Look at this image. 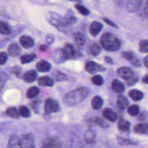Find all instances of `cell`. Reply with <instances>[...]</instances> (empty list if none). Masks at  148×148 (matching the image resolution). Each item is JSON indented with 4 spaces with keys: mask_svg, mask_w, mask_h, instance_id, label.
<instances>
[{
    "mask_svg": "<svg viewBox=\"0 0 148 148\" xmlns=\"http://www.w3.org/2000/svg\"><path fill=\"white\" fill-rule=\"evenodd\" d=\"M89 90L86 87H80L68 94L64 98V102L68 106H73L82 102L88 94Z\"/></svg>",
    "mask_w": 148,
    "mask_h": 148,
    "instance_id": "obj_1",
    "label": "cell"
},
{
    "mask_svg": "<svg viewBox=\"0 0 148 148\" xmlns=\"http://www.w3.org/2000/svg\"><path fill=\"white\" fill-rule=\"evenodd\" d=\"M100 43L102 47L109 51H116L121 46L120 40L110 32H105L101 37Z\"/></svg>",
    "mask_w": 148,
    "mask_h": 148,
    "instance_id": "obj_2",
    "label": "cell"
},
{
    "mask_svg": "<svg viewBox=\"0 0 148 148\" xmlns=\"http://www.w3.org/2000/svg\"><path fill=\"white\" fill-rule=\"evenodd\" d=\"M117 75L125 80L127 85L132 86L138 81V77L135 75L133 70L128 66H122L117 71Z\"/></svg>",
    "mask_w": 148,
    "mask_h": 148,
    "instance_id": "obj_3",
    "label": "cell"
},
{
    "mask_svg": "<svg viewBox=\"0 0 148 148\" xmlns=\"http://www.w3.org/2000/svg\"><path fill=\"white\" fill-rule=\"evenodd\" d=\"M47 18L48 21L52 25L56 27H66L64 17H62L61 16L56 13L50 12L47 14Z\"/></svg>",
    "mask_w": 148,
    "mask_h": 148,
    "instance_id": "obj_4",
    "label": "cell"
},
{
    "mask_svg": "<svg viewBox=\"0 0 148 148\" xmlns=\"http://www.w3.org/2000/svg\"><path fill=\"white\" fill-rule=\"evenodd\" d=\"M44 109L45 112L49 113H55L60 110V107L58 102L53 99L49 98L45 101L44 105Z\"/></svg>",
    "mask_w": 148,
    "mask_h": 148,
    "instance_id": "obj_5",
    "label": "cell"
},
{
    "mask_svg": "<svg viewBox=\"0 0 148 148\" xmlns=\"http://www.w3.org/2000/svg\"><path fill=\"white\" fill-rule=\"evenodd\" d=\"M62 50V53L63 57L65 60L72 59L78 56V54L75 50L73 45L69 43H66L64 45Z\"/></svg>",
    "mask_w": 148,
    "mask_h": 148,
    "instance_id": "obj_6",
    "label": "cell"
},
{
    "mask_svg": "<svg viewBox=\"0 0 148 148\" xmlns=\"http://www.w3.org/2000/svg\"><path fill=\"white\" fill-rule=\"evenodd\" d=\"M85 69L91 74L95 73L97 72H103L106 70L103 66L92 61H89L86 63Z\"/></svg>",
    "mask_w": 148,
    "mask_h": 148,
    "instance_id": "obj_7",
    "label": "cell"
},
{
    "mask_svg": "<svg viewBox=\"0 0 148 148\" xmlns=\"http://www.w3.org/2000/svg\"><path fill=\"white\" fill-rule=\"evenodd\" d=\"M19 42L21 46H23L25 49L32 47L34 45V42L33 39L29 36L26 35H22L19 39Z\"/></svg>",
    "mask_w": 148,
    "mask_h": 148,
    "instance_id": "obj_8",
    "label": "cell"
},
{
    "mask_svg": "<svg viewBox=\"0 0 148 148\" xmlns=\"http://www.w3.org/2000/svg\"><path fill=\"white\" fill-rule=\"evenodd\" d=\"M102 24L98 21H93L89 26V32L93 36H97L102 29Z\"/></svg>",
    "mask_w": 148,
    "mask_h": 148,
    "instance_id": "obj_9",
    "label": "cell"
},
{
    "mask_svg": "<svg viewBox=\"0 0 148 148\" xmlns=\"http://www.w3.org/2000/svg\"><path fill=\"white\" fill-rule=\"evenodd\" d=\"M112 91L116 93H121L125 90L124 84L119 79H114L111 84Z\"/></svg>",
    "mask_w": 148,
    "mask_h": 148,
    "instance_id": "obj_10",
    "label": "cell"
},
{
    "mask_svg": "<svg viewBox=\"0 0 148 148\" xmlns=\"http://www.w3.org/2000/svg\"><path fill=\"white\" fill-rule=\"evenodd\" d=\"M103 116L110 121H114L117 119V113L110 108H105L102 111Z\"/></svg>",
    "mask_w": 148,
    "mask_h": 148,
    "instance_id": "obj_11",
    "label": "cell"
},
{
    "mask_svg": "<svg viewBox=\"0 0 148 148\" xmlns=\"http://www.w3.org/2000/svg\"><path fill=\"white\" fill-rule=\"evenodd\" d=\"M36 68L38 72H47L51 69V65L45 60H40L36 64Z\"/></svg>",
    "mask_w": 148,
    "mask_h": 148,
    "instance_id": "obj_12",
    "label": "cell"
},
{
    "mask_svg": "<svg viewBox=\"0 0 148 148\" xmlns=\"http://www.w3.org/2000/svg\"><path fill=\"white\" fill-rule=\"evenodd\" d=\"M37 77V73L35 70H29L23 75V79L27 83L34 82Z\"/></svg>",
    "mask_w": 148,
    "mask_h": 148,
    "instance_id": "obj_13",
    "label": "cell"
},
{
    "mask_svg": "<svg viewBox=\"0 0 148 148\" xmlns=\"http://www.w3.org/2000/svg\"><path fill=\"white\" fill-rule=\"evenodd\" d=\"M21 52V48L16 43L10 44L8 49V53L10 56L17 57L18 56Z\"/></svg>",
    "mask_w": 148,
    "mask_h": 148,
    "instance_id": "obj_14",
    "label": "cell"
},
{
    "mask_svg": "<svg viewBox=\"0 0 148 148\" xmlns=\"http://www.w3.org/2000/svg\"><path fill=\"white\" fill-rule=\"evenodd\" d=\"M38 84L40 86L51 87L54 84L53 80L48 76H43L38 79Z\"/></svg>",
    "mask_w": 148,
    "mask_h": 148,
    "instance_id": "obj_15",
    "label": "cell"
},
{
    "mask_svg": "<svg viewBox=\"0 0 148 148\" xmlns=\"http://www.w3.org/2000/svg\"><path fill=\"white\" fill-rule=\"evenodd\" d=\"M34 140L29 135H26L23 136V139L20 140L21 148H32Z\"/></svg>",
    "mask_w": 148,
    "mask_h": 148,
    "instance_id": "obj_16",
    "label": "cell"
},
{
    "mask_svg": "<svg viewBox=\"0 0 148 148\" xmlns=\"http://www.w3.org/2000/svg\"><path fill=\"white\" fill-rule=\"evenodd\" d=\"M129 105V101L127 97L124 95H119L117 98V107L121 109H125Z\"/></svg>",
    "mask_w": 148,
    "mask_h": 148,
    "instance_id": "obj_17",
    "label": "cell"
},
{
    "mask_svg": "<svg viewBox=\"0 0 148 148\" xmlns=\"http://www.w3.org/2000/svg\"><path fill=\"white\" fill-rule=\"evenodd\" d=\"M129 97L134 101H138L141 100L143 97V94L140 90L136 89L131 90L128 92Z\"/></svg>",
    "mask_w": 148,
    "mask_h": 148,
    "instance_id": "obj_18",
    "label": "cell"
},
{
    "mask_svg": "<svg viewBox=\"0 0 148 148\" xmlns=\"http://www.w3.org/2000/svg\"><path fill=\"white\" fill-rule=\"evenodd\" d=\"M148 125L147 123H139L134 127V131L135 133L140 134H146L147 133Z\"/></svg>",
    "mask_w": 148,
    "mask_h": 148,
    "instance_id": "obj_19",
    "label": "cell"
},
{
    "mask_svg": "<svg viewBox=\"0 0 148 148\" xmlns=\"http://www.w3.org/2000/svg\"><path fill=\"white\" fill-rule=\"evenodd\" d=\"M118 129L123 132H128L130 128V123L124 119H120L117 124Z\"/></svg>",
    "mask_w": 148,
    "mask_h": 148,
    "instance_id": "obj_20",
    "label": "cell"
},
{
    "mask_svg": "<svg viewBox=\"0 0 148 148\" xmlns=\"http://www.w3.org/2000/svg\"><path fill=\"white\" fill-rule=\"evenodd\" d=\"M103 105V99L99 96H95L91 100V107L95 110H99Z\"/></svg>",
    "mask_w": 148,
    "mask_h": 148,
    "instance_id": "obj_21",
    "label": "cell"
},
{
    "mask_svg": "<svg viewBox=\"0 0 148 148\" xmlns=\"http://www.w3.org/2000/svg\"><path fill=\"white\" fill-rule=\"evenodd\" d=\"M8 148H21L20 140L16 136H12L8 143Z\"/></svg>",
    "mask_w": 148,
    "mask_h": 148,
    "instance_id": "obj_22",
    "label": "cell"
},
{
    "mask_svg": "<svg viewBox=\"0 0 148 148\" xmlns=\"http://www.w3.org/2000/svg\"><path fill=\"white\" fill-rule=\"evenodd\" d=\"M36 57V55L34 53L24 54L20 57V62L21 64H27L34 61Z\"/></svg>",
    "mask_w": 148,
    "mask_h": 148,
    "instance_id": "obj_23",
    "label": "cell"
},
{
    "mask_svg": "<svg viewBox=\"0 0 148 148\" xmlns=\"http://www.w3.org/2000/svg\"><path fill=\"white\" fill-rule=\"evenodd\" d=\"M12 33V29L8 23L0 21V34L2 35H9Z\"/></svg>",
    "mask_w": 148,
    "mask_h": 148,
    "instance_id": "obj_24",
    "label": "cell"
},
{
    "mask_svg": "<svg viewBox=\"0 0 148 148\" xmlns=\"http://www.w3.org/2000/svg\"><path fill=\"white\" fill-rule=\"evenodd\" d=\"M89 53L94 56H98L101 51V48L97 43H94L91 45L88 48Z\"/></svg>",
    "mask_w": 148,
    "mask_h": 148,
    "instance_id": "obj_25",
    "label": "cell"
},
{
    "mask_svg": "<svg viewBox=\"0 0 148 148\" xmlns=\"http://www.w3.org/2000/svg\"><path fill=\"white\" fill-rule=\"evenodd\" d=\"M39 89L36 86H32L29 88L26 92V96L28 98H32L36 97L39 93Z\"/></svg>",
    "mask_w": 148,
    "mask_h": 148,
    "instance_id": "obj_26",
    "label": "cell"
},
{
    "mask_svg": "<svg viewBox=\"0 0 148 148\" xmlns=\"http://www.w3.org/2000/svg\"><path fill=\"white\" fill-rule=\"evenodd\" d=\"M5 113L9 117L14 119H18L20 116L18 110L14 107H10L8 108L5 112Z\"/></svg>",
    "mask_w": 148,
    "mask_h": 148,
    "instance_id": "obj_27",
    "label": "cell"
},
{
    "mask_svg": "<svg viewBox=\"0 0 148 148\" xmlns=\"http://www.w3.org/2000/svg\"><path fill=\"white\" fill-rule=\"evenodd\" d=\"M54 79L57 81V82H60V81H64L67 80L68 77L67 76L61 72V71H55L52 74Z\"/></svg>",
    "mask_w": 148,
    "mask_h": 148,
    "instance_id": "obj_28",
    "label": "cell"
},
{
    "mask_svg": "<svg viewBox=\"0 0 148 148\" xmlns=\"http://www.w3.org/2000/svg\"><path fill=\"white\" fill-rule=\"evenodd\" d=\"M74 39L79 46H83L85 43V38L81 32H76L74 34Z\"/></svg>",
    "mask_w": 148,
    "mask_h": 148,
    "instance_id": "obj_29",
    "label": "cell"
},
{
    "mask_svg": "<svg viewBox=\"0 0 148 148\" xmlns=\"http://www.w3.org/2000/svg\"><path fill=\"white\" fill-rule=\"evenodd\" d=\"M84 138L87 143L91 144L95 139V135L91 130H88L84 134Z\"/></svg>",
    "mask_w": 148,
    "mask_h": 148,
    "instance_id": "obj_30",
    "label": "cell"
},
{
    "mask_svg": "<svg viewBox=\"0 0 148 148\" xmlns=\"http://www.w3.org/2000/svg\"><path fill=\"white\" fill-rule=\"evenodd\" d=\"M127 112L131 116H137L139 113V107L137 105H131L128 108Z\"/></svg>",
    "mask_w": 148,
    "mask_h": 148,
    "instance_id": "obj_31",
    "label": "cell"
},
{
    "mask_svg": "<svg viewBox=\"0 0 148 148\" xmlns=\"http://www.w3.org/2000/svg\"><path fill=\"white\" fill-rule=\"evenodd\" d=\"M64 20L66 26L72 25L75 23L77 21L76 18L71 13H67L66 16L64 17Z\"/></svg>",
    "mask_w": 148,
    "mask_h": 148,
    "instance_id": "obj_32",
    "label": "cell"
},
{
    "mask_svg": "<svg viewBox=\"0 0 148 148\" xmlns=\"http://www.w3.org/2000/svg\"><path fill=\"white\" fill-rule=\"evenodd\" d=\"M19 115L23 117L27 118L30 116V111L29 109L25 106H20L18 110Z\"/></svg>",
    "mask_w": 148,
    "mask_h": 148,
    "instance_id": "obj_33",
    "label": "cell"
},
{
    "mask_svg": "<svg viewBox=\"0 0 148 148\" xmlns=\"http://www.w3.org/2000/svg\"><path fill=\"white\" fill-rule=\"evenodd\" d=\"M117 140L118 143L121 145H135L136 144L134 141L131 140L130 139L123 138L120 136L117 137Z\"/></svg>",
    "mask_w": 148,
    "mask_h": 148,
    "instance_id": "obj_34",
    "label": "cell"
},
{
    "mask_svg": "<svg viewBox=\"0 0 148 148\" xmlns=\"http://www.w3.org/2000/svg\"><path fill=\"white\" fill-rule=\"evenodd\" d=\"M91 82L93 84L97 86H100L103 83V77L99 75H96L92 76L91 79Z\"/></svg>",
    "mask_w": 148,
    "mask_h": 148,
    "instance_id": "obj_35",
    "label": "cell"
},
{
    "mask_svg": "<svg viewBox=\"0 0 148 148\" xmlns=\"http://www.w3.org/2000/svg\"><path fill=\"white\" fill-rule=\"evenodd\" d=\"M139 49L140 52L146 53L148 51V41L147 39L142 40L139 43Z\"/></svg>",
    "mask_w": 148,
    "mask_h": 148,
    "instance_id": "obj_36",
    "label": "cell"
},
{
    "mask_svg": "<svg viewBox=\"0 0 148 148\" xmlns=\"http://www.w3.org/2000/svg\"><path fill=\"white\" fill-rule=\"evenodd\" d=\"M75 8L83 16H87L89 14L90 12L88 9L80 4H76L75 5Z\"/></svg>",
    "mask_w": 148,
    "mask_h": 148,
    "instance_id": "obj_37",
    "label": "cell"
},
{
    "mask_svg": "<svg viewBox=\"0 0 148 148\" xmlns=\"http://www.w3.org/2000/svg\"><path fill=\"white\" fill-rule=\"evenodd\" d=\"M121 56L128 61H132L134 58V54L131 51H122L121 53Z\"/></svg>",
    "mask_w": 148,
    "mask_h": 148,
    "instance_id": "obj_38",
    "label": "cell"
},
{
    "mask_svg": "<svg viewBox=\"0 0 148 148\" xmlns=\"http://www.w3.org/2000/svg\"><path fill=\"white\" fill-rule=\"evenodd\" d=\"M7 79V76L4 72H0V91L3 87L6 80Z\"/></svg>",
    "mask_w": 148,
    "mask_h": 148,
    "instance_id": "obj_39",
    "label": "cell"
},
{
    "mask_svg": "<svg viewBox=\"0 0 148 148\" xmlns=\"http://www.w3.org/2000/svg\"><path fill=\"white\" fill-rule=\"evenodd\" d=\"M92 121L93 122L94 124L99 125L101 127H106V124H105V122L101 119L99 118V117H95Z\"/></svg>",
    "mask_w": 148,
    "mask_h": 148,
    "instance_id": "obj_40",
    "label": "cell"
},
{
    "mask_svg": "<svg viewBox=\"0 0 148 148\" xmlns=\"http://www.w3.org/2000/svg\"><path fill=\"white\" fill-rule=\"evenodd\" d=\"M12 72L13 73H14L15 75H16L17 76H19L21 73V68L19 66H17V65H16V66H14L12 68Z\"/></svg>",
    "mask_w": 148,
    "mask_h": 148,
    "instance_id": "obj_41",
    "label": "cell"
},
{
    "mask_svg": "<svg viewBox=\"0 0 148 148\" xmlns=\"http://www.w3.org/2000/svg\"><path fill=\"white\" fill-rule=\"evenodd\" d=\"M8 60V54L5 52L0 53V65H3Z\"/></svg>",
    "mask_w": 148,
    "mask_h": 148,
    "instance_id": "obj_42",
    "label": "cell"
},
{
    "mask_svg": "<svg viewBox=\"0 0 148 148\" xmlns=\"http://www.w3.org/2000/svg\"><path fill=\"white\" fill-rule=\"evenodd\" d=\"M138 120H139L140 121H144L146 118V116H147V114L146 112H142L141 113H140L139 114H138Z\"/></svg>",
    "mask_w": 148,
    "mask_h": 148,
    "instance_id": "obj_43",
    "label": "cell"
},
{
    "mask_svg": "<svg viewBox=\"0 0 148 148\" xmlns=\"http://www.w3.org/2000/svg\"><path fill=\"white\" fill-rule=\"evenodd\" d=\"M103 21H104V22H105L107 24L109 25L110 26H112V27H114V28H118L117 25L115 23H114L113 21H110V20H109V19L106 18H103Z\"/></svg>",
    "mask_w": 148,
    "mask_h": 148,
    "instance_id": "obj_44",
    "label": "cell"
},
{
    "mask_svg": "<svg viewBox=\"0 0 148 148\" xmlns=\"http://www.w3.org/2000/svg\"><path fill=\"white\" fill-rule=\"evenodd\" d=\"M46 41L47 42V44L49 45H51L54 42V38L52 35H47L46 37Z\"/></svg>",
    "mask_w": 148,
    "mask_h": 148,
    "instance_id": "obj_45",
    "label": "cell"
},
{
    "mask_svg": "<svg viewBox=\"0 0 148 148\" xmlns=\"http://www.w3.org/2000/svg\"><path fill=\"white\" fill-rule=\"evenodd\" d=\"M131 61V64L133 66H136V67H140L141 66V64H140V62L139 61V60L138 59H135V58L132 60Z\"/></svg>",
    "mask_w": 148,
    "mask_h": 148,
    "instance_id": "obj_46",
    "label": "cell"
},
{
    "mask_svg": "<svg viewBox=\"0 0 148 148\" xmlns=\"http://www.w3.org/2000/svg\"><path fill=\"white\" fill-rule=\"evenodd\" d=\"M39 49L40 51H46L48 50V46L46 45H40L39 47Z\"/></svg>",
    "mask_w": 148,
    "mask_h": 148,
    "instance_id": "obj_47",
    "label": "cell"
},
{
    "mask_svg": "<svg viewBox=\"0 0 148 148\" xmlns=\"http://www.w3.org/2000/svg\"><path fill=\"white\" fill-rule=\"evenodd\" d=\"M104 60H105V61L106 63L109 64H112L113 62L112 59L110 57H108V56H105V58H104Z\"/></svg>",
    "mask_w": 148,
    "mask_h": 148,
    "instance_id": "obj_48",
    "label": "cell"
},
{
    "mask_svg": "<svg viewBox=\"0 0 148 148\" xmlns=\"http://www.w3.org/2000/svg\"><path fill=\"white\" fill-rule=\"evenodd\" d=\"M142 82L145 83V84H147L148 83V75L146 74L145 76L142 78Z\"/></svg>",
    "mask_w": 148,
    "mask_h": 148,
    "instance_id": "obj_49",
    "label": "cell"
},
{
    "mask_svg": "<svg viewBox=\"0 0 148 148\" xmlns=\"http://www.w3.org/2000/svg\"><path fill=\"white\" fill-rule=\"evenodd\" d=\"M143 63H144L145 66L146 68H147L148 67V57L147 56H146L145 57V58L143 59Z\"/></svg>",
    "mask_w": 148,
    "mask_h": 148,
    "instance_id": "obj_50",
    "label": "cell"
},
{
    "mask_svg": "<svg viewBox=\"0 0 148 148\" xmlns=\"http://www.w3.org/2000/svg\"><path fill=\"white\" fill-rule=\"evenodd\" d=\"M68 1H79V0H68Z\"/></svg>",
    "mask_w": 148,
    "mask_h": 148,
    "instance_id": "obj_51",
    "label": "cell"
}]
</instances>
